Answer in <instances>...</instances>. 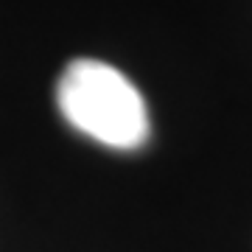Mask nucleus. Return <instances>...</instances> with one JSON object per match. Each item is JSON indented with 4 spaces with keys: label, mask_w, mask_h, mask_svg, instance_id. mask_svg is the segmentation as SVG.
I'll return each instance as SVG.
<instances>
[{
    "label": "nucleus",
    "mask_w": 252,
    "mask_h": 252,
    "mask_svg": "<svg viewBox=\"0 0 252 252\" xmlns=\"http://www.w3.org/2000/svg\"><path fill=\"white\" fill-rule=\"evenodd\" d=\"M56 104L81 135L109 149L135 152L149 140V109L124 73L98 59H73L56 81Z\"/></svg>",
    "instance_id": "nucleus-1"
}]
</instances>
